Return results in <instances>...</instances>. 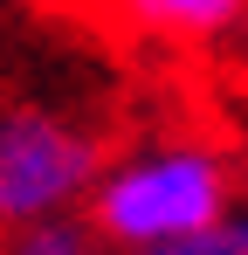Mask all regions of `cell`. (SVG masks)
<instances>
[{
    "mask_svg": "<svg viewBox=\"0 0 248 255\" xmlns=\"http://www.w3.org/2000/svg\"><path fill=\"white\" fill-rule=\"evenodd\" d=\"M235 207V159L214 138H138L131 152H111L97 166L83 228L118 255H159L193 235H214Z\"/></svg>",
    "mask_w": 248,
    "mask_h": 255,
    "instance_id": "6da1fadb",
    "label": "cell"
},
{
    "mask_svg": "<svg viewBox=\"0 0 248 255\" xmlns=\"http://www.w3.org/2000/svg\"><path fill=\"white\" fill-rule=\"evenodd\" d=\"M104 166L97 131L48 111V104H0V235L62 221L90 200Z\"/></svg>",
    "mask_w": 248,
    "mask_h": 255,
    "instance_id": "7a4b0ae2",
    "label": "cell"
},
{
    "mask_svg": "<svg viewBox=\"0 0 248 255\" xmlns=\"http://www.w3.org/2000/svg\"><path fill=\"white\" fill-rule=\"evenodd\" d=\"M111 14L152 42H186V48H207L248 28V0H111Z\"/></svg>",
    "mask_w": 248,
    "mask_h": 255,
    "instance_id": "3957f363",
    "label": "cell"
},
{
    "mask_svg": "<svg viewBox=\"0 0 248 255\" xmlns=\"http://www.w3.org/2000/svg\"><path fill=\"white\" fill-rule=\"evenodd\" d=\"M0 255H104V242L83 228L76 214H62V221H35V228H7Z\"/></svg>",
    "mask_w": 248,
    "mask_h": 255,
    "instance_id": "277c9868",
    "label": "cell"
},
{
    "mask_svg": "<svg viewBox=\"0 0 248 255\" xmlns=\"http://www.w3.org/2000/svg\"><path fill=\"white\" fill-rule=\"evenodd\" d=\"M159 255H242V235H235V214L214 228V235H193V242H179V249H159Z\"/></svg>",
    "mask_w": 248,
    "mask_h": 255,
    "instance_id": "5b68a950",
    "label": "cell"
},
{
    "mask_svg": "<svg viewBox=\"0 0 248 255\" xmlns=\"http://www.w3.org/2000/svg\"><path fill=\"white\" fill-rule=\"evenodd\" d=\"M235 235H242V255H248V207H235Z\"/></svg>",
    "mask_w": 248,
    "mask_h": 255,
    "instance_id": "8992f818",
    "label": "cell"
},
{
    "mask_svg": "<svg viewBox=\"0 0 248 255\" xmlns=\"http://www.w3.org/2000/svg\"><path fill=\"white\" fill-rule=\"evenodd\" d=\"M28 7H76V0H28Z\"/></svg>",
    "mask_w": 248,
    "mask_h": 255,
    "instance_id": "52a82bcc",
    "label": "cell"
}]
</instances>
